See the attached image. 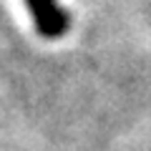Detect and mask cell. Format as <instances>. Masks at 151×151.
<instances>
[{
  "label": "cell",
  "mask_w": 151,
  "mask_h": 151,
  "mask_svg": "<svg viewBox=\"0 0 151 151\" xmlns=\"http://www.w3.org/2000/svg\"><path fill=\"white\" fill-rule=\"evenodd\" d=\"M35 20V30L45 38H60L68 30V15L55 5V0H25Z\"/></svg>",
  "instance_id": "1"
}]
</instances>
